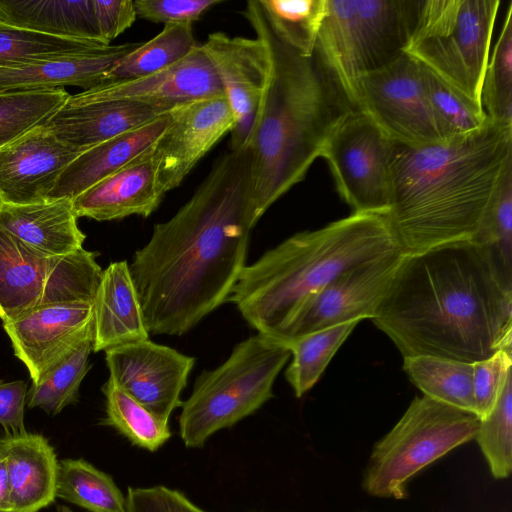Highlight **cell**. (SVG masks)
Segmentation results:
<instances>
[{
    "mask_svg": "<svg viewBox=\"0 0 512 512\" xmlns=\"http://www.w3.org/2000/svg\"><path fill=\"white\" fill-rule=\"evenodd\" d=\"M511 375V350H499L490 357L473 363L475 414L479 419L491 411Z\"/></svg>",
    "mask_w": 512,
    "mask_h": 512,
    "instance_id": "41",
    "label": "cell"
},
{
    "mask_svg": "<svg viewBox=\"0 0 512 512\" xmlns=\"http://www.w3.org/2000/svg\"><path fill=\"white\" fill-rule=\"evenodd\" d=\"M169 111L170 123L150 146L164 193L178 187L234 126L224 95L190 101Z\"/></svg>",
    "mask_w": 512,
    "mask_h": 512,
    "instance_id": "15",
    "label": "cell"
},
{
    "mask_svg": "<svg viewBox=\"0 0 512 512\" xmlns=\"http://www.w3.org/2000/svg\"><path fill=\"white\" fill-rule=\"evenodd\" d=\"M480 100L491 121L512 126V3L485 69Z\"/></svg>",
    "mask_w": 512,
    "mask_h": 512,
    "instance_id": "38",
    "label": "cell"
},
{
    "mask_svg": "<svg viewBox=\"0 0 512 512\" xmlns=\"http://www.w3.org/2000/svg\"><path fill=\"white\" fill-rule=\"evenodd\" d=\"M141 42L109 45L93 52L0 69V93L104 84L111 68Z\"/></svg>",
    "mask_w": 512,
    "mask_h": 512,
    "instance_id": "23",
    "label": "cell"
},
{
    "mask_svg": "<svg viewBox=\"0 0 512 512\" xmlns=\"http://www.w3.org/2000/svg\"><path fill=\"white\" fill-rule=\"evenodd\" d=\"M403 370L424 396L475 413L473 363L413 356L403 358Z\"/></svg>",
    "mask_w": 512,
    "mask_h": 512,
    "instance_id": "29",
    "label": "cell"
},
{
    "mask_svg": "<svg viewBox=\"0 0 512 512\" xmlns=\"http://www.w3.org/2000/svg\"><path fill=\"white\" fill-rule=\"evenodd\" d=\"M94 5L100 35L109 45L137 18L133 0H94Z\"/></svg>",
    "mask_w": 512,
    "mask_h": 512,
    "instance_id": "44",
    "label": "cell"
},
{
    "mask_svg": "<svg viewBox=\"0 0 512 512\" xmlns=\"http://www.w3.org/2000/svg\"><path fill=\"white\" fill-rule=\"evenodd\" d=\"M399 251L386 216L352 213L298 232L246 265L229 301L258 333L278 339L308 297L348 269Z\"/></svg>",
    "mask_w": 512,
    "mask_h": 512,
    "instance_id": "5",
    "label": "cell"
},
{
    "mask_svg": "<svg viewBox=\"0 0 512 512\" xmlns=\"http://www.w3.org/2000/svg\"><path fill=\"white\" fill-rule=\"evenodd\" d=\"M260 219L247 145L219 157L129 265L149 334L183 335L229 300Z\"/></svg>",
    "mask_w": 512,
    "mask_h": 512,
    "instance_id": "1",
    "label": "cell"
},
{
    "mask_svg": "<svg viewBox=\"0 0 512 512\" xmlns=\"http://www.w3.org/2000/svg\"><path fill=\"white\" fill-rule=\"evenodd\" d=\"M93 351L149 339L142 307L126 260L102 271L93 301Z\"/></svg>",
    "mask_w": 512,
    "mask_h": 512,
    "instance_id": "25",
    "label": "cell"
},
{
    "mask_svg": "<svg viewBox=\"0 0 512 512\" xmlns=\"http://www.w3.org/2000/svg\"><path fill=\"white\" fill-rule=\"evenodd\" d=\"M475 413L427 396L415 397L405 413L371 451L362 487L373 497L404 499L420 471L455 448L474 440Z\"/></svg>",
    "mask_w": 512,
    "mask_h": 512,
    "instance_id": "8",
    "label": "cell"
},
{
    "mask_svg": "<svg viewBox=\"0 0 512 512\" xmlns=\"http://www.w3.org/2000/svg\"><path fill=\"white\" fill-rule=\"evenodd\" d=\"M99 100L128 101L170 110L190 101L224 95L221 82L197 45L185 58L160 72L83 90Z\"/></svg>",
    "mask_w": 512,
    "mask_h": 512,
    "instance_id": "19",
    "label": "cell"
},
{
    "mask_svg": "<svg viewBox=\"0 0 512 512\" xmlns=\"http://www.w3.org/2000/svg\"><path fill=\"white\" fill-rule=\"evenodd\" d=\"M70 198L0 207V229L28 248L47 256H64L83 248L86 235L77 224Z\"/></svg>",
    "mask_w": 512,
    "mask_h": 512,
    "instance_id": "22",
    "label": "cell"
},
{
    "mask_svg": "<svg viewBox=\"0 0 512 512\" xmlns=\"http://www.w3.org/2000/svg\"><path fill=\"white\" fill-rule=\"evenodd\" d=\"M14 355L27 367L32 383L83 340L94 335L91 302L39 306L3 323Z\"/></svg>",
    "mask_w": 512,
    "mask_h": 512,
    "instance_id": "16",
    "label": "cell"
},
{
    "mask_svg": "<svg viewBox=\"0 0 512 512\" xmlns=\"http://www.w3.org/2000/svg\"><path fill=\"white\" fill-rule=\"evenodd\" d=\"M69 96L64 88L0 93V149L42 125Z\"/></svg>",
    "mask_w": 512,
    "mask_h": 512,
    "instance_id": "37",
    "label": "cell"
},
{
    "mask_svg": "<svg viewBox=\"0 0 512 512\" xmlns=\"http://www.w3.org/2000/svg\"><path fill=\"white\" fill-rule=\"evenodd\" d=\"M81 152L43 124L0 149V198L24 205L48 200L64 170Z\"/></svg>",
    "mask_w": 512,
    "mask_h": 512,
    "instance_id": "18",
    "label": "cell"
},
{
    "mask_svg": "<svg viewBox=\"0 0 512 512\" xmlns=\"http://www.w3.org/2000/svg\"><path fill=\"white\" fill-rule=\"evenodd\" d=\"M110 378L156 416L169 420L181 407L195 358L174 348L147 340L105 351Z\"/></svg>",
    "mask_w": 512,
    "mask_h": 512,
    "instance_id": "14",
    "label": "cell"
},
{
    "mask_svg": "<svg viewBox=\"0 0 512 512\" xmlns=\"http://www.w3.org/2000/svg\"><path fill=\"white\" fill-rule=\"evenodd\" d=\"M269 58L265 90L247 139L257 217L303 181L329 138L355 110L314 54L305 57L273 32L258 0L243 12Z\"/></svg>",
    "mask_w": 512,
    "mask_h": 512,
    "instance_id": "4",
    "label": "cell"
},
{
    "mask_svg": "<svg viewBox=\"0 0 512 512\" xmlns=\"http://www.w3.org/2000/svg\"><path fill=\"white\" fill-rule=\"evenodd\" d=\"M499 0H424L404 53L473 101L481 87Z\"/></svg>",
    "mask_w": 512,
    "mask_h": 512,
    "instance_id": "9",
    "label": "cell"
},
{
    "mask_svg": "<svg viewBox=\"0 0 512 512\" xmlns=\"http://www.w3.org/2000/svg\"><path fill=\"white\" fill-rule=\"evenodd\" d=\"M275 35L302 56L314 53L326 0H258Z\"/></svg>",
    "mask_w": 512,
    "mask_h": 512,
    "instance_id": "36",
    "label": "cell"
},
{
    "mask_svg": "<svg viewBox=\"0 0 512 512\" xmlns=\"http://www.w3.org/2000/svg\"><path fill=\"white\" fill-rule=\"evenodd\" d=\"M360 321H351L284 341L292 361L285 377L296 397H302L319 380L325 368Z\"/></svg>",
    "mask_w": 512,
    "mask_h": 512,
    "instance_id": "32",
    "label": "cell"
},
{
    "mask_svg": "<svg viewBox=\"0 0 512 512\" xmlns=\"http://www.w3.org/2000/svg\"><path fill=\"white\" fill-rule=\"evenodd\" d=\"M127 512H205L182 492L166 486L129 487L126 495Z\"/></svg>",
    "mask_w": 512,
    "mask_h": 512,
    "instance_id": "43",
    "label": "cell"
},
{
    "mask_svg": "<svg viewBox=\"0 0 512 512\" xmlns=\"http://www.w3.org/2000/svg\"><path fill=\"white\" fill-rule=\"evenodd\" d=\"M199 43L192 23L166 24L159 34L121 58L107 73L105 83L145 77L185 58Z\"/></svg>",
    "mask_w": 512,
    "mask_h": 512,
    "instance_id": "30",
    "label": "cell"
},
{
    "mask_svg": "<svg viewBox=\"0 0 512 512\" xmlns=\"http://www.w3.org/2000/svg\"><path fill=\"white\" fill-rule=\"evenodd\" d=\"M201 46L232 111L230 146L238 150L246 145L267 83L266 48L258 38L231 37L223 32L209 34Z\"/></svg>",
    "mask_w": 512,
    "mask_h": 512,
    "instance_id": "17",
    "label": "cell"
},
{
    "mask_svg": "<svg viewBox=\"0 0 512 512\" xmlns=\"http://www.w3.org/2000/svg\"><path fill=\"white\" fill-rule=\"evenodd\" d=\"M420 4L419 0H326L313 54L355 110L359 79L404 53Z\"/></svg>",
    "mask_w": 512,
    "mask_h": 512,
    "instance_id": "6",
    "label": "cell"
},
{
    "mask_svg": "<svg viewBox=\"0 0 512 512\" xmlns=\"http://www.w3.org/2000/svg\"><path fill=\"white\" fill-rule=\"evenodd\" d=\"M84 248L64 256L40 254L0 229V319L60 302L93 303L102 269Z\"/></svg>",
    "mask_w": 512,
    "mask_h": 512,
    "instance_id": "10",
    "label": "cell"
},
{
    "mask_svg": "<svg viewBox=\"0 0 512 512\" xmlns=\"http://www.w3.org/2000/svg\"><path fill=\"white\" fill-rule=\"evenodd\" d=\"M221 0H135L137 17L153 23L175 24L196 21Z\"/></svg>",
    "mask_w": 512,
    "mask_h": 512,
    "instance_id": "42",
    "label": "cell"
},
{
    "mask_svg": "<svg viewBox=\"0 0 512 512\" xmlns=\"http://www.w3.org/2000/svg\"><path fill=\"white\" fill-rule=\"evenodd\" d=\"M2 206V201H1V198H0V207Z\"/></svg>",
    "mask_w": 512,
    "mask_h": 512,
    "instance_id": "47",
    "label": "cell"
},
{
    "mask_svg": "<svg viewBox=\"0 0 512 512\" xmlns=\"http://www.w3.org/2000/svg\"><path fill=\"white\" fill-rule=\"evenodd\" d=\"M395 252L343 272L300 306L279 335L286 341L331 326L372 319L402 259Z\"/></svg>",
    "mask_w": 512,
    "mask_h": 512,
    "instance_id": "13",
    "label": "cell"
},
{
    "mask_svg": "<svg viewBox=\"0 0 512 512\" xmlns=\"http://www.w3.org/2000/svg\"><path fill=\"white\" fill-rule=\"evenodd\" d=\"M404 357L467 363L512 348V292L472 241L402 256L374 317Z\"/></svg>",
    "mask_w": 512,
    "mask_h": 512,
    "instance_id": "2",
    "label": "cell"
},
{
    "mask_svg": "<svg viewBox=\"0 0 512 512\" xmlns=\"http://www.w3.org/2000/svg\"><path fill=\"white\" fill-rule=\"evenodd\" d=\"M425 91L444 139L465 135L481 128L488 120L480 103L456 90L423 66Z\"/></svg>",
    "mask_w": 512,
    "mask_h": 512,
    "instance_id": "39",
    "label": "cell"
},
{
    "mask_svg": "<svg viewBox=\"0 0 512 512\" xmlns=\"http://www.w3.org/2000/svg\"><path fill=\"white\" fill-rule=\"evenodd\" d=\"M0 22L46 35L109 45L100 35L94 0H0Z\"/></svg>",
    "mask_w": 512,
    "mask_h": 512,
    "instance_id": "27",
    "label": "cell"
},
{
    "mask_svg": "<svg viewBox=\"0 0 512 512\" xmlns=\"http://www.w3.org/2000/svg\"><path fill=\"white\" fill-rule=\"evenodd\" d=\"M470 241L484 252L499 283L512 292V161Z\"/></svg>",
    "mask_w": 512,
    "mask_h": 512,
    "instance_id": "28",
    "label": "cell"
},
{
    "mask_svg": "<svg viewBox=\"0 0 512 512\" xmlns=\"http://www.w3.org/2000/svg\"><path fill=\"white\" fill-rule=\"evenodd\" d=\"M512 161V126L409 147L393 143L390 229L404 255L470 240Z\"/></svg>",
    "mask_w": 512,
    "mask_h": 512,
    "instance_id": "3",
    "label": "cell"
},
{
    "mask_svg": "<svg viewBox=\"0 0 512 512\" xmlns=\"http://www.w3.org/2000/svg\"><path fill=\"white\" fill-rule=\"evenodd\" d=\"M106 46L109 45L46 35L0 22V69L81 55Z\"/></svg>",
    "mask_w": 512,
    "mask_h": 512,
    "instance_id": "35",
    "label": "cell"
},
{
    "mask_svg": "<svg viewBox=\"0 0 512 512\" xmlns=\"http://www.w3.org/2000/svg\"><path fill=\"white\" fill-rule=\"evenodd\" d=\"M10 511V483L6 459L0 449V512Z\"/></svg>",
    "mask_w": 512,
    "mask_h": 512,
    "instance_id": "46",
    "label": "cell"
},
{
    "mask_svg": "<svg viewBox=\"0 0 512 512\" xmlns=\"http://www.w3.org/2000/svg\"><path fill=\"white\" fill-rule=\"evenodd\" d=\"M10 483V511L37 512L56 497L58 461L41 434L27 431L0 439Z\"/></svg>",
    "mask_w": 512,
    "mask_h": 512,
    "instance_id": "24",
    "label": "cell"
},
{
    "mask_svg": "<svg viewBox=\"0 0 512 512\" xmlns=\"http://www.w3.org/2000/svg\"><path fill=\"white\" fill-rule=\"evenodd\" d=\"M495 479H506L512 471V375L491 411L479 419L474 437Z\"/></svg>",
    "mask_w": 512,
    "mask_h": 512,
    "instance_id": "40",
    "label": "cell"
},
{
    "mask_svg": "<svg viewBox=\"0 0 512 512\" xmlns=\"http://www.w3.org/2000/svg\"><path fill=\"white\" fill-rule=\"evenodd\" d=\"M422 69L421 63L403 53L357 83L358 111L394 144L418 147L446 140L430 106Z\"/></svg>",
    "mask_w": 512,
    "mask_h": 512,
    "instance_id": "11",
    "label": "cell"
},
{
    "mask_svg": "<svg viewBox=\"0 0 512 512\" xmlns=\"http://www.w3.org/2000/svg\"><path fill=\"white\" fill-rule=\"evenodd\" d=\"M94 335L83 340L68 355L52 365L27 392L29 408H41L55 415L78 399L79 388L87 374Z\"/></svg>",
    "mask_w": 512,
    "mask_h": 512,
    "instance_id": "34",
    "label": "cell"
},
{
    "mask_svg": "<svg viewBox=\"0 0 512 512\" xmlns=\"http://www.w3.org/2000/svg\"><path fill=\"white\" fill-rule=\"evenodd\" d=\"M166 111L135 102L94 99L82 91L70 95L43 125L59 139L83 153Z\"/></svg>",
    "mask_w": 512,
    "mask_h": 512,
    "instance_id": "20",
    "label": "cell"
},
{
    "mask_svg": "<svg viewBox=\"0 0 512 512\" xmlns=\"http://www.w3.org/2000/svg\"><path fill=\"white\" fill-rule=\"evenodd\" d=\"M4 512H14V511H4Z\"/></svg>",
    "mask_w": 512,
    "mask_h": 512,
    "instance_id": "48",
    "label": "cell"
},
{
    "mask_svg": "<svg viewBox=\"0 0 512 512\" xmlns=\"http://www.w3.org/2000/svg\"><path fill=\"white\" fill-rule=\"evenodd\" d=\"M56 497L90 512H127L126 497L112 477L83 459L58 462Z\"/></svg>",
    "mask_w": 512,
    "mask_h": 512,
    "instance_id": "31",
    "label": "cell"
},
{
    "mask_svg": "<svg viewBox=\"0 0 512 512\" xmlns=\"http://www.w3.org/2000/svg\"><path fill=\"white\" fill-rule=\"evenodd\" d=\"M392 149L393 143L361 111L347 115L329 138L321 157L353 213L388 214Z\"/></svg>",
    "mask_w": 512,
    "mask_h": 512,
    "instance_id": "12",
    "label": "cell"
},
{
    "mask_svg": "<svg viewBox=\"0 0 512 512\" xmlns=\"http://www.w3.org/2000/svg\"><path fill=\"white\" fill-rule=\"evenodd\" d=\"M165 193L161 189L150 147L138 157L73 199L76 216L97 221L131 215L150 216Z\"/></svg>",
    "mask_w": 512,
    "mask_h": 512,
    "instance_id": "21",
    "label": "cell"
},
{
    "mask_svg": "<svg viewBox=\"0 0 512 512\" xmlns=\"http://www.w3.org/2000/svg\"><path fill=\"white\" fill-rule=\"evenodd\" d=\"M291 356L286 343L257 333L239 342L217 368L203 371L181 405L179 434L188 448H201L217 431L262 407Z\"/></svg>",
    "mask_w": 512,
    "mask_h": 512,
    "instance_id": "7",
    "label": "cell"
},
{
    "mask_svg": "<svg viewBox=\"0 0 512 512\" xmlns=\"http://www.w3.org/2000/svg\"><path fill=\"white\" fill-rule=\"evenodd\" d=\"M170 111L81 153L61 174L48 199H74L147 150L170 123Z\"/></svg>",
    "mask_w": 512,
    "mask_h": 512,
    "instance_id": "26",
    "label": "cell"
},
{
    "mask_svg": "<svg viewBox=\"0 0 512 512\" xmlns=\"http://www.w3.org/2000/svg\"><path fill=\"white\" fill-rule=\"evenodd\" d=\"M106 398L105 425L116 429L134 446L157 451L171 437L168 420L162 419L121 389L112 378L102 387Z\"/></svg>",
    "mask_w": 512,
    "mask_h": 512,
    "instance_id": "33",
    "label": "cell"
},
{
    "mask_svg": "<svg viewBox=\"0 0 512 512\" xmlns=\"http://www.w3.org/2000/svg\"><path fill=\"white\" fill-rule=\"evenodd\" d=\"M27 392V383L23 380H0V426L5 435H16L26 431L24 415Z\"/></svg>",
    "mask_w": 512,
    "mask_h": 512,
    "instance_id": "45",
    "label": "cell"
}]
</instances>
